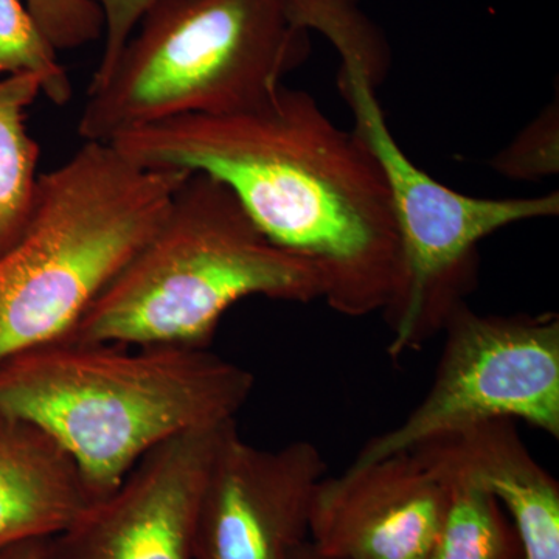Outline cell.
I'll return each instance as SVG.
<instances>
[{
	"label": "cell",
	"instance_id": "obj_1",
	"mask_svg": "<svg viewBox=\"0 0 559 559\" xmlns=\"http://www.w3.org/2000/svg\"><path fill=\"white\" fill-rule=\"evenodd\" d=\"M109 143L140 167L223 182L274 245L318 271L331 310L364 318L395 297L401 245L381 167L308 92L282 84L249 108L173 117Z\"/></svg>",
	"mask_w": 559,
	"mask_h": 559
},
{
	"label": "cell",
	"instance_id": "obj_2",
	"mask_svg": "<svg viewBox=\"0 0 559 559\" xmlns=\"http://www.w3.org/2000/svg\"><path fill=\"white\" fill-rule=\"evenodd\" d=\"M253 388L209 348L55 342L0 364V415L57 440L94 503L165 441L235 419Z\"/></svg>",
	"mask_w": 559,
	"mask_h": 559
},
{
	"label": "cell",
	"instance_id": "obj_3",
	"mask_svg": "<svg viewBox=\"0 0 559 559\" xmlns=\"http://www.w3.org/2000/svg\"><path fill=\"white\" fill-rule=\"evenodd\" d=\"M322 294L318 271L274 245L223 182L190 173L150 240L61 342L209 348L237 301Z\"/></svg>",
	"mask_w": 559,
	"mask_h": 559
},
{
	"label": "cell",
	"instance_id": "obj_4",
	"mask_svg": "<svg viewBox=\"0 0 559 559\" xmlns=\"http://www.w3.org/2000/svg\"><path fill=\"white\" fill-rule=\"evenodd\" d=\"M84 142L40 173L31 218L0 253V364L64 341L150 240L189 176Z\"/></svg>",
	"mask_w": 559,
	"mask_h": 559
},
{
	"label": "cell",
	"instance_id": "obj_5",
	"mask_svg": "<svg viewBox=\"0 0 559 559\" xmlns=\"http://www.w3.org/2000/svg\"><path fill=\"white\" fill-rule=\"evenodd\" d=\"M310 33L288 0H162L140 21L116 64L90 84L79 120L84 142L193 114L264 100L307 61Z\"/></svg>",
	"mask_w": 559,
	"mask_h": 559
},
{
	"label": "cell",
	"instance_id": "obj_6",
	"mask_svg": "<svg viewBox=\"0 0 559 559\" xmlns=\"http://www.w3.org/2000/svg\"><path fill=\"white\" fill-rule=\"evenodd\" d=\"M384 73L360 55H342L337 87L355 132L373 154L392 200L401 245V278L384 311L393 358L421 347L476 285L479 242L522 221L559 213L558 191L535 198L468 197L421 170L389 130L377 90Z\"/></svg>",
	"mask_w": 559,
	"mask_h": 559
},
{
	"label": "cell",
	"instance_id": "obj_7",
	"mask_svg": "<svg viewBox=\"0 0 559 559\" xmlns=\"http://www.w3.org/2000/svg\"><path fill=\"white\" fill-rule=\"evenodd\" d=\"M425 399L400 425L367 441L352 465L415 450L491 419L524 421L559 439V319L485 316L457 305Z\"/></svg>",
	"mask_w": 559,
	"mask_h": 559
},
{
	"label": "cell",
	"instance_id": "obj_8",
	"mask_svg": "<svg viewBox=\"0 0 559 559\" xmlns=\"http://www.w3.org/2000/svg\"><path fill=\"white\" fill-rule=\"evenodd\" d=\"M325 476L310 441L263 450L230 421L202 489L193 559H288L310 536L312 498Z\"/></svg>",
	"mask_w": 559,
	"mask_h": 559
},
{
	"label": "cell",
	"instance_id": "obj_9",
	"mask_svg": "<svg viewBox=\"0 0 559 559\" xmlns=\"http://www.w3.org/2000/svg\"><path fill=\"white\" fill-rule=\"evenodd\" d=\"M229 423L180 433L143 455L110 495L47 538L43 559H193L202 489Z\"/></svg>",
	"mask_w": 559,
	"mask_h": 559
},
{
	"label": "cell",
	"instance_id": "obj_10",
	"mask_svg": "<svg viewBox=\"0 0 559 559\" xmlns=\"http://www.w3.org/2000/svg\"><path fill=\"white\" fill-rule=\"evenodd\" d=\"M450 484L414 451L323 477L310 511L312 546L336 559H426Z\"/></svg>",
	"mask_w": 559,
	"mask_h": 559
},
{
	"label": "cell",
	"instance_id": "obj_11",
	"mask_svg": "<svg viewBox=\"0 0 559 559\" xmlns=\"http://www.w3.org/2000/svg\"><path fill=\"white\" fill-rule=\"evenodd\" d=\"M412 451L437 474L491 492L516 530L522 559H559V484L525 447L516 423H477Z\"/></svg>",
	"mask_w": 559,
	"mask_h": 559
},
{
	"label": "cell",
	"instance_id": "obj_12",
	"mask_svg": "<svg viewBox=\"0 0 559 559\" xmlns=\"http://www.w3.org/2000/svg\"><path fill=\"white\" fill-rule=\"evenodd\" d=\"M90 506L80 469L60 443L0 415V550L57 535Z\"/></svg>",
	"mask_w": 559,
	"mask_h": 559
},
{
	"label": "cell",
	"instance_id": "obj_13",
	"mask_svg": "<svg viewBox=\"0 0 559 559\" xmlns=\"http://www.w3.org/2000/svg\"><path fill=\"white\" fill-rule=\"evenodd\" d=\"M40 94L35 75L0 79V253L17 240L35 204L40 146L25 119Z\"/></svg>",
	"mask_w": 559,
	"mask_h": 559
},
{
	"label": "cell",
	"instance_id": "obj_14",
	"mask_svg": "<svg viewBox=\"0 0 559 559\" xmlns=\"http://www.w3.org/2000/svg\"><path fill=\"white\" fill-rule=\"evenodd\" d=\"M441 477L450 484V500L426 559H522L516 530L499 500L462 477Z\"/></svg>",
	"mask_w": 559,
	"mask_h": 559
},
{
	"label": "cell",
	"instance_id": "obj_15",
	"mask_svg": "<svg viewBox=\"0 0 559 559\" xmlns=\"http://www.w3.org/2000/svg\"><path fill=\"white\" fill-rule=\"evenodd\" d=\"M58 51L22 0H0V79L28 73L53 105H68L73 87Z\"/></svg>",
	"mask_w": 559,
	"mask_h": 559
},
{
	"label": "cell",
	"instance_id": "obj_16",
	"mask_svg": "<svg viewBox=\"0 0 559 559\" xmlns=\"http://www.w3.org/2000/svg\"><path fill=\"white\" fill-rule=\"evenodd\" d=\"M559 100L543 112L514 138L507 148L491 160L499 175L510 179L538 180L559 171Z\"/></svg>",
	"mask_w": 559,
	"mask_h": 559
},
{
	"label": "cell",
	"instance_id": "obj_17",
	"mask_svg": "<svg viewBox=\"0 0 559 559\" xmlns=\"http://www.w3.org/2000/svg\"><path fill=\"white\" fill-rule=\"evenodd\" d=\"M40 32L57 51L75 50L103 36V14L95 0H25Z\"/></svg>",
	"mask_w": 559,
	"mask_h": 559
},
{
	"label": "cell",
	"instance_id": "obj_18",
	"mask_svg": "<svg viewBox=\"0 0 559 559\" xmlns=\"http://www.w3.org/2000/svg\"><path fill=\"white\" fill-rule=\"evenodd\" d=\"M103 14V51L91 84L100 83L134 35L140 21L162 0H95Z\"/></svg>",
	"mask_w": 559,
	"mask_h": 559
},
{
	"label": "cell",
	"instance_id": "obj_19",
	"mask_svg": "<svg viewBox=\"0 0 559 559\" xmlns=\"http://www.w3.org/2000/svg\"><path fill=\"white\" fill-rule=\"evenodd\" d=\"M47 538L28 539L0 550V559H43Z\"/></svg>",
	"mask_w": 559,
	"mask_h": 559
},
{
	"label": "cell",
	"instance_id": "obj_20",
	"mask_svg": "<svg viewBox=\"0 0 559 559\" xmlns=\"http://www.w3.org/2000/svg\"><path fill=\"white\" fill-rule=\"evenodd\" d=\"M288 559H336L333 557H329V555L322 554V551L316 549L312 546L310 539L301 543L293 554L289 555Z\"/></svg>",
	"mask_w": 559,
	"mask_h": 559
}]
</instances>
